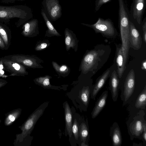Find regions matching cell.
Here are the masks:
<instances>
[{"instance_id":"obj_21","label":"cell","mask_w":146,"mask_h":146,"mask_svg":"<svg viewBox=\"0 0 146 146\" xmlns=\"http://www.w3.org/2000/svg\"><path fill=\"white\" fill-rule=\"evenodd\" d=\"M8 29L7 27L0 21V35L3 38L6 47H8L10 44Z\"/></svg>"},{"instance_id":"obj_38","label":"cell","mask_w":146,"mask_h":146,"mask_svg":"<svg viewBox=\"0 0 146 146\" xmlns=\"http://www.w3.org/2000/svg\"><path fill=\"white\" fill-rule=\"evenodd\" d=\"M1 120H0V123H1ZM1 127V126H0V127Z\"/></svg>"},{"instance_id":"obj_16","label":"cell","mask_w":146,"mask_h":146,"mask_svg":"<svg viewBox=\"0 0 146 146\" xmlns=\"http://www.w3.org/2000/svg\"><path fill=\"white\" fill-rule=\"evenodd\" d=\"M110 70L107 69L100 77L97 81L93 90L92 98L94 99L98 92L104 86L110 75Z\"/></svg>"},{"instance_id":"obj_19","label":"cell","mask_w":146,"mask_h":146,"mask_svg":"<svg viewBox=\"0 0 146 146\" xmlns=\"http://www.w3.org/2000/svg\"><path fill=\"white\" fill-rule=\"evenodd\" d=\"M64 109L66 127L69 136L71 137L72 135V116L70 108L67 102L65 105Z\"/></svg>"},{"instance_id":"obj_30","label":"cell","mask_w":146,"mask_h":146,"mask_svg":"<svg viewBox=\"0 0 146 146\" xmlns=\"http://www.w3.org/2000/svg\"><path fill=\"white\" fill-rule=\"evenodd\" d=\"M72 131L76 139L78 137V125L76 120L75 119L72 127Z\"/></svg>"},{"instance_id":"obj_12","label":"cell","mask_w":146,"mask_h":146,"mask_svg":"<svg viewBox=\"0 0 146 146\" xmlns=\"http://www.w3.org/2000/svg\"><path fill=\"white\" fill-rule=\"evenodd\" d=\"M115 61L117 67V73L118 77L121 78L126 68L124 62V58L122 48L121 44H116Z\"/></svg>"},{"instance_id":"obj_10","label":"cell","mask_w":146,"mask_h":146,"mask_svg":"<svg viewBox=\"0 0 146 146\" xmlns=\"http://www.w3.org/2000/svg\"><path fill=\"white\" fill-rule=\"evenodd\" d=\"M135 84V74L133 69L127 75L124 84L123 95L126 101L131 97L134 91Z\"/></svg>"},{"instance_id":"obj_15","label":"cell","mask_w":146,"mask_h":146,"mask_svg":"<svg viewBox=\"0 0 146 146\" xmlns=\"http://www.w3.org/2000/svg\"><path fill=\"white\" fill-rule=\"evenodd\" d=\"M41 14L47 28L46 31L45 36L50 37L54 36H61V35L54 28L50 20L48 18L42 9H41Z\"/></svg>"},{"instance_id":"obj_5","label":"cell","mask_w":146,"mask_h":146,"mask_svg":"<svg viewBox=\"0 0 146 146\" xmlns=\"http://www.w3.org/2000/svg\"><path fill=\"white\" fill-rule=\"evenodd\" d=\"M3 58L20 64L26 67L33 68H43L40 64L43 61L35 56L15 54L5 56Z\"/></svg>"},{"instance_id":"obj_6","label":"cell","mask_w":146,"mask_h":146,"mask_svg":"<svg viewBox=\"0 0 146 146\" xmlns=\"http://www.w3.org/2000/svg\"><path fill=\"white\" fill-rule=\"evenodd\" d=\"M42 9L48 18L55 21L61 17L62 7L58 0H43Z\"/></svg>"},{"instance_id":"obj_26","label":"cell","mask_w":146,"mask_h":146,"mask_svg":"<svg viewBox=\"0 0 146 146\" xmlns=\"http://www.w3.org/2000/svg\"><path fill=\"white\" fill-rule=\"evenodd\" d=\"M143 124L142 121H136L132 127L133 134L137 136H139L142 133L143 130Z\"/></svg>"},{"instance_id":"obj_14","label":"cell","mask_w":146,"mask_h":146,"mask_svg":"<svg viewBox=\"0 0 146 146\" xmlns=\"http://www.w3.org/2000/svg\"><path fill=\"white\" fill-rule=\"evenodd\" d=\"M117 72L114 70L110 76V86L112 98L114 101L117 100L118 96V89L119 80Z\"/></svg>"},{"instance_id":"obj_33","label":"cell","mask_w":146,"mask_h":146,"mask_svg":"<svg viewBox=\"0 0 146 146\" xmlns=\"http://www.w3.org/2000/svg\"><path fill=\"white\" fill-rule=\"evenodd\" d=\"M7 82L6 80L0 78V88L5 85Z\"/></svg>"},{"instance_id":"obj_34","label":"cell","mask_w":146,"mask_h":146,"mask_svg":"<svg viewBox=\"0 0 146 146\" xmlns=\"http://www.w3.org/2000/svg\"><path fill=\"white\" fill-rule=\"evenodd\" d=\"M143 137L145 141H146V124L145 123L143 125Z\"/></svg>"},{"instance_id":"obj_23","label":"cell","mask_w":146,"mask_h":146,"mask_svg":"<svg viewBox=\"0 0 146 146\" xmlns=\"http://www.w3.org/2000/svg\"><path fill=\"white\" fill-rule=\"evenodd\" d=\"M51 78L52 77L51 76L47 75L36 78L34 80L36 83L43 87H49L51 86L50 82Z\"/></svg>"},{"instance_id":"obj_31","label":"cell","mask_w":146,"mask_h":146,"mask_svg":"<svg viewBox=\"0 0 146 146\" xmlns=\"http://www.w3.org/2000/svg\"><path fill=\"white\" fill-rule=\"evenodd\" d=\"M142 23V30L143 32V38L144 42L146 43V17H145Z\"/></svg>"},{"instance_id":"obj_7","label":"cell","mask_w":146,"mask_h":146,"mask_svg":"<svg viewBox=\"0 0 146 146\" xmlns=\"http://www.w3.org/2000/svg\"><path fill=\"white\" fill-rule=\"evenodd\" d=\"M5 70L10 73L9 76H23L28 75L26 67L11 60L1 58Z\"/></svg>"},{"instance_id":"obj_25","label":"cell","mask_w":146,"mask_h":146,"mask_svg":"<svg viewBox=\"0 0 146 146\" xmlns=\"http://www.w3.org/2000/svg\"><path fill=\"white\" fill-rule=\"evenodd\" d=\"M90 94V90L88 86L84 87L81 92V99L83 104L86 106L88 103Z\"/></svg>"},{"instance_id":"obj_3","label":"cell","mask_w":146,"mask_h":146,"mask_svg":"<svg viewBox=\"0 0 146 146\" xmlns=\"http://www.w3.org/2000/svg\"><path fill=\"white\" fill-rule=\"evenodd\" d=\"M104 52L102 50L98 49L87 50L81 62L79 71L84 74L89 72H94L102 62Z\"/></svg>"},{"instance_id":"obj_18","label":"cell","mask_w":146,"mask_h":146,"mask_svg":"<svg viewBox=\"0 0 146 146\" xmlns=\"http://www.w3.org/2000/svg\"><path fill=\"white\" fill-rule=\"evenodd\" d=\"M108 96V91L104 92L97 101L92 113V118H95L105 105Z\"/></svg>"},{"instance_id":"obj_29","label":"cell","mask_w":146,"mask_h":146,"mask_svg":"<svg viewBox=\"0 0 146 146\" xmlns=\"http://www.w3.org/2000/svg\"><path fill=\"white\" fill-rule=\"evenodd\" d=\"M111 0H96L95 1V10L98 11L102 5L106 4Z\"/></svg>"},{"instance_id":"obj_27","label":"cell","mask_w":146,"mask_h":146,"mask_svg":"<svg viewBox=\"0 0 146 146\" xmlns=\"http://www.w3.org/2000/svg\"><path fill=\"white\" fill-rule=\"evenodd\" d=\"M50 44L47 40H43L37 42L35 48V50L39 51L44 49L48 47Z\"/></svg>"},{"instance_id":"obj_24","label":"cell","mask_w":146,"mask_h":146,"mask_svg":"<svg viewBox=\"0 0 146 146\" xmlns=\"http://www.w3.org/2000/svg\"><path fill=\"white\" fill-rule=\"evenodd\" d=\"M113 145L115 146L120 145L121 143L122 139L119 129L115 128L113 131L112 136Z\"/></svg>"},{"instance_id":"obj_20","label":"cell","mask_w":146,"mask_h":146,"mask_svg":"<svg viewBox=\"0 0 146 146\" xmlns=\"http://www.w3.org/2000/svg\"><path fill=\"white\" fill-rule=\"evenodd\" d=\"M52 64L54 68L59 75L64 77L67 76L70 74V69L66 65H59L54 61H52Z\"/></svg>"},{"instance_id":"obj_11","label":"cell","mask_w":146,"mask_h":146,"mask_svg":"<svg viewBox=\"0 0 146 146\" xmlns=\"http://www.w3.org/2000/svg\"><path fill=\"white\" fill-rule=\"evenodd\" d=\"M38 22L37 19H33L28 21L24 25L21 34L24 36L33 37L39 33Z\"/></svg>"},{"instance_id":"obj_32","label":"cell","mask_w":146,"mask_h":146,"mask_svg":"<svg viewBox=\"0 0 146 146\" xmlns=\"http://www.w3.org/2000/svg\"><path fill=\"white\" fill-rule=\"evenodd\" d=\"M0 48L2 49H5L6 48L4 41L0 35Z\"/></svg>"},{"instance_id":"obj_2","label":"cell","mask_w":146,"mask_h":146,"mask_svg":"<svg viewBox=\"0 0 146 146\" xmlns=\"http://www.w3.org/2000/svg\"><path fill=\"white\" fill-rule=\"evenodd\" d=\"M44 107H39L34 111L21 126L18 127L21 131L15 135L13 144L15 146H29L31 141L30 135L39 118L42 115Z\"/></svg>"},{"instance_id":"obj_13","label":"cell","mask_w":146,"mask_h":146,"mask_svg":"<svg viewBox=\"0 0 146 146\" xmlns=\"http://www.w3.org/2000/svg\"><path fill=\"white\" fill-rule=\"evenodd\" d=\"M65 43L66 50L68 51L72 48L75 52L78 50V40L75 34L68 28H66L64 31Z\"/></svg>"},{"instance_id":"obj_37","label":"cell","mask_w":146,"mask_h":146,"mask_svg":"<svg viewBox=\"0 0 146 146\" xmlns=\"http://www.w3.org/2000/svg\"><path fill=\"white\" fill-rule=\"evenodd\" d=\"M5 70V68L2 58H0V70Z\"/></svg>"},{"instance_id":"obj_9","label":"cell","mask_w":146,"mask_h":146,"mask_svg":"<svg viewBox=\"0 0 146 146\" xmlns=\"http://www.w3.org/2000/svg\"><path fill=\"white\" fill-rule=\"evenodd\" d=\"M129 39V47L136 50L140 48L142 44V39L140 33L131 21L130 24Z\"/></svg>"},{"instance_id":"obj_36","label":"cell","mask_w":146,"mask_h":146,"mask_svg":"<svg viewBox=\"0 0 146 146\" xmlns=\"http://www.w3.org/2000/svg\"><path fill=\"white\" fill-rule=\"evenodd\" d=\"M3 2L6 3H13L16 1H23L24 0H1Z\"/></svg>"},{"instance_id":"obj_35","label":"cell","mask_w":146,"mask_h":146,"mask_svg":"<svg viewBox=\"0 0 146 146\" xmlns=\"http://www.w3.org/2000/svg\"><path fill=\"white\" fill-rule=\"evenodd\" d=\"M141 69L145 70L146 71V60L145 59L141 63Z\"/></svg>"},{"instance_id":"obj_1","label":"cell","mask_w":146,"mask_h":146,"mask_svg":"<svg viewBox=\"0 0 146 146\" xmlns=\"http://www.w3.org/2000/svg\"><path fill=\"white\" fill-rule=\"evenodd\" d=\"M33 15L31 9L24 5L7 6L0 5V21L5 23L11 19H17L19 27L32 18Z\"/></svg>"},{"instance_id":"obj_22","label":"cell","mask_w":146,"mask_h":146,"mask_svg":"<svg viewBox=\"0 0 146 146\" xmlns=\"http://www.w3.org/2000/svg\"><path fill=\"white\" fill-rule=\"evenodd\" d=\"M146 104V86L139 94L136 100L135 106L138 108H141L145 106Z\"/></svg>"},{"instance_id":"obj_28","label":"cell","mask_w":146,"mask_h":146,"mask_svg":"<svg viewBox=\"0 0 146 146\" xmlns=\"http://www.w3.org/2000/svg\"><path fill=\"white\" fill-rule=\"evenodd\" d=\"M88 135V131L86 125L82 123L81 125L80 135L82 140L84 142Z\"/></svg>"},{"instance_id":"obj_8","label":"cell","mask_w":146,"mask_h":146,"mask_svg":"<svg viewBox=\"0 0 146 146\" xmlns=\"http://www.w3.org/2000/svg\"><path fill=\"white\" fill-rule=\"evenodd\" d=\"M145 6L146 0H133L129 13L130 18L139 25L142 23Z\"/></svg>"},{"instance_id":"obj_4","label":"cell","mask_w":146,"mask_h":146,"mask_svg":"<svg viewBox=\"0 0 146 146\" xmlns=\"http://www.w3.org/2000/svg\"><path fill=\"white\" fill-rule=\"evenodd\" d=\"M83 25L92 29L96 33H100L108 38H115L117 35V29L110 19H104L99 18L95 23L93 24L81 23Z\"/></svg>"},{"instance_id":"obj_17","label":"cell","mask_w":146,"mask_h":146,"mask_svg":"<svg viewBox=\"0 0 146 146\" xmlns=\"http://www.w3.org/2000/svg\"><path fill=\"white\" fill-rule=\"evenodd\" d=\"M22 109L17 108L13 110L5 113L4 124L8 126L12 125L19 117L21 115Z\"/></svg>"}]
</instances>
